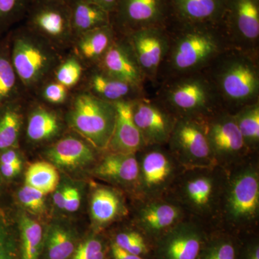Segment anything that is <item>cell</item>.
Segmentation results:
<instances>
[{"label": "cell", "mask_w": 259, "mask_h": 259, "mask_svg": "<svg viewBox=\"0 0 259 259\" xmlns=\"http://www.w3.org/2000/svg\"><path fill=\"white\" fill-rule=\"evenodd\" d=\"M206 136L218 166L228 169L241 163L250 152L235 121L234 116L221 110L204 118Z\"/></svg>", "instance_id": "obj_11"}, {"label": "cell", "mask_w": 259, "mask_h": 259, "mask_svg": "<svg viewBox=\"0 0 259 259\" xmlns=\"http://www.w3.org/2000/svg\"><path fill=\"white\" fill-rule=\"evenodd\" d=\"M121 35L128 42L146 79L158 80V73L169 48L167 27L140 29Z\"/></svg>", "instance_id": "obj_13"}, {"label": "cell", "mask_w": 259, "mask_h": 259, "mask_svg": "<svg viewBox=\"0 0 259 259\" xmlns=\"http://www.w3.org/2000/svg\"><path fill=\"white\" fill-rule=\"evenodd\" d=\"M112 24L117 33L140 29L165 27L171 20L168 0H119L111 14Z\"/></svg>", "instance_id": "obj_12"}, {"label": "cell", "mask_w": 259, "mask_h": 259, "mask_svg": "<svg viewBox=\"0 0 259 259\" xmlns=\"http://www.w3.org/2000/svg\"><path fill=\"white\" fill-rule=\"evenodd\" d=\"M21 259H38L42 241V229L37 221L27 215L20 221Z\"/></svg>", "instance_id": "obj_34"}, {"label": "cell", "mask_w": 259, "mask_h": 259, "mask_svg": "<svg viewBox=\"0 0 259 259\" xmlns=\"http://www.w3.org/2000/svg\"><path fill=\"white\" fill-rule=\"evenodd\" d=\"M27 95L15 72L10 53L9 32L0 39V109Z\"/></svg>", "instance_id": "obj_26"}, {"label": "cell", "mask_w": 259, "mask_h": 259, "mask_svg": "<svg viewBox=\"0 0 259 259\" xmlns=\"http://www.w3.org/2000/svg\"><path fill=\"white\" fill-rule=\"evenodd\" d=\"M90 1L101 7L104 10L112 14L115 11L119 0H90Z\"/></svg>", "instance_id": "obj_48"}, {"label": "cell", "mask_w": 259, "mask_h": 259, "mask_svg": "<svg viewBox=\"0 0 259 259\" xmlns=\"http://www.w3.org/2000/svg\"><path fill=\"white\" fill-rule=\"evenodd\" d=\"M228 171L220 213L228 224L244 228L259 214V174L252 163H240Z\"/></svg>", "instance_id": "obj_7"}, {"label": "cell", "mask_w": 259, "mask_h": 259, "mask_svg": "<svg viewBox=\"0 0 259 259\" xmlns=\"http://www.w3.org/2000/svg\"><path fill=\"white\" fill-rule=\"evenodd\" d=\"M20 203L32 212L40 213L45 209V194L25 185L18 192Z\"/></svg>", "instance_id": "obj_40"}, {"label": "cell", "mask_w": 259, "mask_h": 259, "mask_svg": "<svg viewBox=\"0 0 259 259\" xmlns=\"http://www.w3.org/2000/svg\"><path fill=\"white\" fill-rule=\"evenodd\" d=\"M32 0H0V37L25 18Z\"/></svg>", "instance_id": "obj_35"}, {"label": "cell", "mask_w": 259, "mask_h": 259, "mask_svg": "<svg viewBox=\"0 0 259 259\" xmlns=\"http://www.w3.org/2000/svg\"><path fill=\"white\" fill-rule=\"evenodd\" d=\"M59 182V171L53 163L49 162L32 163L25 174V185L40 191L45 195L56 191Z\"/></svg>", "instance_id": "obj_31"}, {"label": "cell", "mask_w": 259, "mask_h": 259, "mask_svg": "<svg viewBox=\"0 0 259 259\" xmlns=\"http://www.w3.org/2000/svg\"><path fill=\"white\" fill-rule=\"evenodd\" d=\"M71 90L51 78L37 90L33 97L52 107H60L68 104L71 95Z\"/></svg>", "instance_id": "obj_36"}, {"label": "cell", "mask_w": 259, "mask_h": 259, "mask_svg": "<svg viewBox=\"0 0 259 259\" xmlns=\"http://www.w3.org/2000/svg\"><path fill=\"white\" fill-rule=\"evenodd\" d=\"M103 243L97 238H91L80 244L71 259H105Z\"/></svg>", "instance_id": "obj_41"}, {"label": "cell", "mask_w": 259, "mask_h": 259, "mask_svg": "<svg viewBox=\"0 0 259 259\" xmlns=\"http://www.w3.org/2000/svg\"><path fill=\"white\" fill-rule=\"evenodd\" d=\"M227 169L219 166L184 168L172 186V199L184 210L200 218L220 213Z\"/></svg>", "instance_id": "obj_5"}, {"label": "cell", "mask_w": 259, "mask_h": 259, "mask_svg": "<svg viewBox=\"0 0 259 259\" xmlns=\"http://www.w3.org/2000/svg\"><path fill=\"white\" fill-rule=\"evenodd\" d=\"M78 88L111 103L132 101L144 97L142 88L112 77L96 66L87 68L82 81Z\"/></svg>", "instance_id": "obj_19"}, {"label": "cell", "mask_w": 259, "mask_h": 259, "mask_svg": "<svg viewBox=\"0 0 259 259\" xmlns=\"http://www.w3.org/2000/svg\"></svg>", "instance_id": "obj_49"}, {"label": "cell", "mask_w": 259, "mask_h": 259, "mask_svg": "<svg viewBox=\"0 0 259 259\" xmlns=\"http://www.w3.org/2000/svg\"><path fill=\"white\" fill-rule=\"evenodd\" d=\"M68 103V125L95 149L106 150L115 127L114 104L79 88L71 92Z\"/></svg>", "instance_id": "obj_6"}, {"label": "cell", "mask_w": 259, "mask_h": 259, "mask_svg": "<svg viewBox=\"0 0 259 259\" xmlns=\"http://www.w3.org/2000/svg\"><path fill=\"white\" fill-rule=\"evenodd\" d=\"M80 203H81V194L79 191L74 187H69L64 210L70 212H76L79 208Z\"/></svg>", "instance_id": "obj_42"}, {"label": "cell", "mask_w": 259, "mask_h": 259, "mask_svg": "<svg viewBox=\"0 0 259 259\" xmlns=\"http://www.w3.org/2000/svg\"><path fill=\"white\" fill-rule=\"evenodd\" d=\"M0 163L3 164H22V159L15 148L3 151L0 156Z\"/></svg>", "instance_id": "obj_43"}, {"label": "cell", "mask_w": 259, "mask_h": 259, "mask_svg": "<svg viewBox=\"0 0 259 259\" xmlns=\"http://www.w3.org/2000/svg\"><path fill=\"white\" fill-rule=\"evenodd\" d=\"M117 35L112 23L89 30L74 37L69 51L77 56L87 68L95 66L101 60Z\"/></svg>", "instance_id": "obj_25"}, {"label": "cell", "mask_w": 259, "mask_h": 259, "mask_svg": "<svg viewBox=\"0 0 259 259\" xmlns=\"http://www.w3.org/2000/svg\"><path fill=\"white\" fill-rule=\"evenodd\" d=\"M158 101L177 117L204 119L223 110L215 88L204 71L165 79Z\"/></svg>", "instance_id": "obj_4"}, {"label": "cell", "mask_w": 259, "mask_h": 259, "mask_svg": "<svg viewBox=\"0 0 259 259\" xmlns=\"http://www.w3.org/2000/svg\"><path fill=\"white\" fill-rule=\"evenodd\" d=\"M86 69L79 58L69 51L56 68L52 78L73 91L81 84Z\"/></svg>", "instance_id": "obj_32"}, {"label": "cell", "mask_w": 259, "mask_h": 259, "mask_svg": "<svg viewBox=\"0 0 259 259\" xmlns=\"http://www.w3.org/2000/svg\"><path fill=\"white\" fill-rule=\"evenodd\" d=\"M134 120L144 137L146 146L167 144L177 121L158 101L141 97L132 101Z\"/></svg>", "instance_id": "obj_15"}, {"label": "cell", "mask_w": 259, "mask_h": 259, "mask_svg": "<svg viewBox=\"0 0 259 259\" xmlns=\"http://www.w3.org/2000/svg\"><path fill=\"white\" fill-rule=\"evenodd\" d=\"M54 107L48 105L33 97L29 98L27 116V139L35 144L56 139L63 129V121Z\"/></svg>", "instance_id": "obj_21"}, {"label": "cell", "mask_w": 259, "mask_h": 259, "mask_svg": "<svg viewBox=\"0 0 259 259\" xmlns=\"http://www.w3.org/2000/svg\"><path fill=\"white\" fill-rule=\"evenodd\" d=\"M74 36L112 23L111 14L90 0H68Z\"/></svg>", "instance_id": "obj_27"}, {"label": "cell", "mask_w": 259, "mask_h": 259, "mask_svg": "<svg viewBox=\"0 0 259 259\" xmlns=\"http://www.w3.org/2000/svg\"><path fill=\"white\" fill-rule=\"evenodd\" d=\"M132 101L113 103L116 118L111 139L106 149L109 152L136 153L146 146L133 117Z\"/></svg>", "instance_id": "obj_20"}, {"label": "cell", "mask_w": 259, "mask_h": 259, "mask_svg": "<svg viewBox=\"0 0 259 259\" xmlns=\"http://www.w3.org/2000/svg\"><path fill=\"white\" fill-rule=\"evenodd\" d=\"M223 24L233 46L256 52L259 0H227Z\"/></svg>", "instance_id": "obj_14"}, {"label": "cell", "mask_w": 259, "mask_h": 259, "mask_svg": "<svg viewBox=\"0 0 259 259\" xmlns=\"http://www.w3.org/2000/svg\"><path fill=\"white\" fill-rule=\"evenodd\" d=\"M22 164H3L0 163V171L6 178H12L20 174Z\"/></svg>", "instance_id": "obj_46"}, {"label": "cell", "mask_w": 259, "mask_h": 259, "mask_svg": "<svg viewBox=\"0 0 259 259\" xmlns=\"http://www.w3.org/2000/svg\"><path fill=\"white\" fill-rule=\"evenodd\" d=\"M92 218L99 227L106 226L123 214L125 207L120 194L110 187H97L92 194Z\"/></svg>", "instance_id": "obj_28"}, {"label": "cell", "mask_w": 259, "mask_h": 259, "mask_svg": "<svg viewBox=\"0 0 259 259\" xmlns=\"http://www.w3.org/2000/svg\"><path fill=\"white\" fill-rule=\"evenodd\" d=\"M171 20L184 24H221L227 0H168Z\"/></svg>", "instance_id": "obj_22"}, {"label": "cell", "mask_w": 259, "mask_h": 259, "mask_svg": "<svg viewBox=\"0 0 259 259\" xmlns=\"http://www.w3.org/2000/svg\"><path fill=\"white\" fill-rule=\"evenodd\" d=\"M93 146L76 136H65L48 148L47 156L61 169L74 171L91 164L95 159Z\"/></svg>", "instance_id": "obj_23"}, {"label": "cell", "mask_w": 259, "mask_h": 259, "mask_svg": "<svg viewBox=\"0 0 259 259\" xmlns=\"http://www.w3.org/2000/svg\"><path fill=\"white\" fill-rule=\"evenodd\" d=\"M75 250L74 238L71 231L61 225H53L48 233V258L68 259L74 254Z\"/></svg>", "instance_id": "obj_33"}, {"label": "cell", "mask_w": 259, "mask_h": 259, "mask_svg": "<svg viewBox=\"0 0 259 259\" xmlns=\"http://www.w3.org/2000/svg\"><path fill=\"white\" fill-rule=\"evenodd\" d=\"M233 115L247 147L250 151L256 150L259 144L258 101L241 107Z\"/></svg>", "instance_id": "obj_30"}, {"label": "cell", "mask_w": 259, "mask_h": 259, "mask_svg": "<svg viewBox=\"0 0 259 259\" xmlns=\"http://www.w3.org/2000/svg\"><path fill=\"white\" fill-rule=\"evenodd\" d=\"M167 144L183 168L218 166L207 141L203 118L177 117Z\"/></svg>", "instance_id": "obj_10"}, {"label": "cell", "mask_w": 259, "mask_h": 259, "mask_svg": "<svg viewBox=\"0 0 259 259\" xmlns=\"http://www.w3.org/2000/svg\"><path fill=\"white\" fill-rule=\"evenodd\" d=\"M13 223L0 209V259H19Z\"/></svg>", "instance_id": "obj_37"}, {"label": "cell", "mask_w": 259, "mask_h": 259, "mask_svg": "<svg viewBox=\"0 0 259 259\" xmlns=\"http://www.w3.org/2000/svg\"><path fill=\"white\" fill-rule=\"evenodd\" d=\"M136 214V223L145 234L159 238L185 217V211L172 199H143Z\"/></svg>", "instance_id": "obj_17"}, {"label": "cell", "mask_w": 259, "mask_h": 259, "mask_svg": "<svg viewBox=\"0 0 259 259\" xmlns=\"http://www.w3.org/2000/svg\"><path fill=\"white\" fill-rule=\"evenodd\" d=\"M30 97L12 102L0 109V151L18 146L23 126V111Z\"/></svg>", "instance_id": "obj_29"}, {"label": "cell", "mask_w": 259, "mask_h": 259, "mask_svg": "<svg viewBox=\"0 0 259 259\" xmlns=\"http://www.w3.org/2000/svg\"><path fill=\"white\" fill-rule=\"evenodd\" d=\"M69 189V187H63L60 190L56 191L55 194H54V203L57 206L58 208L65 209Z\"/></svg>", "instance_id": "obj_45"}, {"label": "cell", "mask_w": 259, "mask_h": 259, "mask_svg": "<svg viewBox=\"0 0 259 259\" xmlns=\"http://www.w3.org/2000/svg\"><path fill=\"white\" fill-rule=\"evenodd\" d=\"M243 259H259L258 242H252L245 248Z\"/></svg>", "instance_id": "obj_47"}, {"label": "cell", "mask_w": 259, "mask_h": 259, "mask_svg": "<svg viewBox=\"0 0 259 259\" xmlns=\"http://www.w3.org/2000/svg\"><path fill=\"white\" fill-rule=\"evenodd\" d=\"M199 259H236V246L229 238H214L205 243Z\"/></svg>", "instance_id": "obj_38"}, {"label": "cell", "mask_w": 259, "mask_h": 259, "mask_svg": "<svg viewBox=\"0 0 259 259\" xmlns=\"http://www.w3.org/2000/svg\"><path fill=\"white\" fill-rule=\"evenodd\" d=\"M113 242L120 248L134 255L142 256L148 253V246L144 236L138 231H127L117 233Z\"/></svg>", "instance_id": "obj_39"}, {"label": "cell", "mask_w": 259, "mask_h": 259, "mask_svg": "<svg viewBox=\"0 0 259 259\" xmlns=\"http://www.w3.org/2000/svg\"><path fill=\"white\" fill-rule=\"evenodd\" d=\"M139 161L136 153L109 152L95 168L99 178L136 192L139 180Z\"/></svg>", "instance_id": "obj_24"}, {"label": "cell", "mask_w": 259, "mask_h": 259, "mask_svg": "<svg viewBox=\"0 0 259 259\" xmlns=\"http://www.w3.org/2000/svg\"><path fill=\"white\" fill-rule=\"evenodd\" d=\"M111 253L113 259H144L142 256L133 254L122 249L114 242L111 244Z\"/></svg>", "instance_id": "obj_44"}, {"label": "cell", "mask_w": 259, "mask_h": 259, "mask_svg": "<svg viewBox=\"0 0 259 259\" xmlns=\"http://www.w3.org/2000/svg\"><path fill=\"white\" fill-rule=\"evenodd\" d=\"M107 74L142 88L145 78L125 37L117 33L101 60L95 65Z\"/></svg>", "instance_id": "obj_18"}, {"label": "cell", "mask_w": 259, "mask_h": 259, "mask_svg": "<svg viewBox=\"0 0 259 259\" xmlns=\"http://www.w3.org/2000/svg\"><path fill=\"white\" fill-rule=\"evenodd\" d=\"M8 32L15 72L25 93L33 97L42 83L52 78L66 53L58 50L24 25Z\"/></svg>", "instance_id": "obj_3"}, {"label": "cell", "mask_w": 259, "mask_h": 259, "mask_svg": "<svg viewBox=\"0 0 259 259\" xmlns=\"http://www.w3.org/2000/svg\"><path fill=\"white\" fill-rule=\"evenodd\" d=\"M23 20L27 28L58 50L71 49L74 36L68 0H32Z\"/></svg>", "instance_id": "obj_8"}, {"label": "cell", "mask_w": 259, "mask_h": 259, "mask_svg": "<svg viewBox=\"0 0 259 259\" xmlns=\"http://www.w3.org/2000/svg\"><path fill=\"white\" fill-rule=\"evenodd\" d=\"M202 228L185 219L158 238L156 259H199L205 244Z\"/></svg>", "instance_id": "obj_16"}, {"label": "cell", "mask_w": 259, "mask_h": 259, "mask_svg": "<svg viewBox=\"0 0 259 259\" xmlns=\"http://www.w3.org/2000/svg\"><path fill=\"white\" fill-rule=\"evenodd\" d=\"M136 155L139 168L136 193L142 199L164 197L184 168L161 145L145 146Z\"/></svg>", "instance_id": "obj_9"}, {"label": "cell", "mask_w": 259, "mask_h": 259, "mask_svg": "<svg viewBox=\"0 0 259 259\" xmlns=\"http://www.w3.org/2000/svg\"><path fill=\"white\" fill-rule=\"evenodd\" d=\"M167 29L169 48L158 73L165 79L203 71L233 46L223 23L194 25L171 20Z\"/></svg>", "instance_id": "obj_1"}, {"label": "cell", "mask_w": 259, "mask_h": 259, "mask_svg": "<svg viewBox=\"0 0 259 259\" xmlns=\"http://www.w3.org/2000/svg\"><path fill=\"white\" fill-rule=\"evenodd\" d=\"M203 71L214 85L222 106L238 110L258 101L256 52L233 46Z\"/></svg>", "instance_id": "obj_2"}]
</instances>
